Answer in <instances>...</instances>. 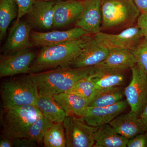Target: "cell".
I'll use <instances>...</instances> for the list:
<instances>
[{
  "instance_id": "2e32d148",
  "label": "cell",
  "mask_w": 147,
  "mask_h": 147,
  "mask_svg": "<svg viewBox=\"0 0 147 147\" xmlns=\"http://www.w3.org/2000/svg\"><path fill=\"white\" fill-rule=\"evenodd\" d=\"M109 124L119 134L129 140L147 130L144 120L131 111L119 115Z\"/></svg>"
},
{
  "instance_id": "603a6c76",
  "label": "cell",
  "mask_w": 147,
  "mask_h": 147,
  "mask_svg": "<svg viewBox=\"0 0 147 147\" xmlns=\"http://www.w3.org/2000/svg\"><path fill=\"white\" fill-rule=\"evenodd\" d=\"M36 106L54 123H63L67 114L53 98L40 96Z\"/></svg>"
},
{
  "instance_id": "7a4b0ae2",
  "label": "cell",
  "mask_w": 147,
  "mask_h": 147,
  "mask_svg": "<svg viewBox=\"0 0 147 147\" xmlns=\"http://www.w3.org/2000/svg\"><path fill=\"white\" fill-rule=\"evenodd\" d=\"M94 35L90 34L59 45L42 47L30 67L29 74L64 67L81 53Z\"/></svg>"
},
{
  "instance_id": "d6986e66",
  "label": "cell",
  "mask_w": 147,
  "mask_h": 147,
  "mask_svg": "<svg viewBox=\"0 0 147 147\" xmlns=\"http://www.w3.org/2000/svg\"><path fill=\"white\" fill-rule=\"evenodd\" d=\"M97 67L96 71L90 76L95 84L97 90L120 86L123 84L125 81L123 72L125 70Z\"/></svg>"
},
{
  "instance_id": "4fadbf2b",
  "label": "cell",
  "mask_w": 147,
  "mask_h": 147,
  "mask_svg": "<svg viewBox=\"0 0 147 147\" xmlns=\"http://www.w3.org/2000/svg\"><path fill=\"white\" fill-rule=\"evenodd\" d=\"M32 27L27 21H20L13 24L2 47L3 55L13 54L34 47L30 38Z\"/></svg>"
},
{
  "instance_id": "ac0fdd59",
  "label": "cell",
  "mask_w": 147,
  "mask_h": 147,
  "mask_svg": "<svg viewBox=\"0 0 147 147\" xmlns=\"http://www.w3.org/2000/svg\"><path fill=\"white\" fill-rule=\"evenodd\" d=\"M136 64L131 50L116 48L110 50L106 59L95 66L125 70L131 69Z\"/></svg>"
},
{
  "instance_id": "8fae6325",
  "label": "cell",
  "mask_w": 147,
  "mask_h": 147,
  "mask_svg": "<svg viewBox=\"0 0 147 147\" xmlns=\"http://www.w3.org/2000/svg\"><path fill=\"white\" fill-rule=\"evenodd\" d=\"M109 52L110 50L99 42L94 35L81 53L64 67L82 68L95 66L106 59Z\"/></svg>"
},
{
  "instance_id": "1f68e13d",
  "label": "cell",
  "mask_w": 147,
  "mask_h": 147,
  "mask_svg": "<svg viewBox=\"0 0 147 147\" xmlns=\"http://www.w3.org/2000/svg\"><path fill=\"white\" fill-rule=\"evenodd\" d=\"M137 22V26L142 31L144 38L147 41V13H140Z\"/></svg>"
},
{
  "instance_id": "83f0119b",
  "label": "cell",
  "mask_w": 147,
  "mask_h": 147,
  "mask_svg": "<svg viewBox=\"0 0 147 147\" xmlns=\"http://www.w3.org/2000/svg\"><path fill=\"white\" fill-rule=\"evenodd\" d=\"M131 51L136 65L147 76V41L143 38Z\"/></svg>"
},
{
  "instance_id": "7c38bea8",
  "label": "cell",
  "mask_w": 147,
  "mask_h": 147,
  "mask_svg": "<svg viewBox=\"0 0 147 147\" xmlns=\"http://www.w3.org/2000/svg\"><path fill=\"white\" fill-rule=\"evenodd\" d=\"M91 34L79 27L65 31L40 32L32 31L30 38L34 46L44 47L59 45L79 39Z\"/></svg>"
},
{
  "instance_id": "484cf974",
  "label": "cell",
  "mask_w": 147,
  "mask_h": 147,
  "mask_svg": "<svg viewBox=\"0 0 147 147\" xmlns=\"http://www.w3.org/2000/svg\"><path fill=\"white\" fill-rule=\"evenodd\" d=\"M54 123L42 115L32 125L27 137L34 141L38 145L41 144H43V138L47 129Z\"/></svg>"
},
{
  "instance_id": "4316f807",
  "label": "cell",
  "mask_w": 147,
  "mask_h": 147,
  "mask_svg": "<svg viewBox=\"0 0 147 147\" xmlns=\"http://www.w3.org/2000/svg\"><path fill=\"white\" fill-rule=\"evenodd\" d=\"M97 90L95 84L90 76L80 80L65 92L73 94L90 100Z\"/></svg>"
},
{
  "instance_id": "f1b7e54d",
  "label": "cell",
  "mask_w": 147,
  "mask_h": 147,
  "mask_svg": "<svg viewBox=\"0 0 147 147\" xmlns=\"http://www.w3.org/2000/svg\"><path fill=\"white\" fill-rule=\"evenodd\" d=\"M36 0H14L18 7V13L14 24H17L21 18L31 10Z\"/></svg>"
},
{
  "instance_id": "7402d4cb",
  "label": "cell",
  "mask_w": 147,
  "mask_h": 147,
  "mask_svg": "<svg viewBox=\"0 0 147 147\" xmlns=\"http://www.w3.org/2000/svg\"><path fill=\"white\" fill-rule=\"evenodd\" d=\"M124 90L120 86L97 90L90 100L88 106L105 107L123 100Z\"/></svg>"
},
{
  "instance_id": "9c48e42d",
  "label": "cell",
  "mask_w": 147,
  "mask_h": 147,
  "mask_svg": "<svg viewBox=\"0 0 147 147\" xmlns=\"http://www.w3.org/2000/svg\"><path fill=\"white\" fill-rule=\"evenodd\" d=\"M128 105L126 100H123L105 107L87 106L82 110L79 117L89 125L98 127L110 123L124 112Z\"/></svg>"
},
{
  "instance_id": "5bb4252c",
  "label": "cell",
  "mask_w": 147,
  "mask_h": 147,
  "mask_svg": "<svg viewBox=\"0 0 147 147\" xmlns=\"http://www.w3.org/2000/svg\"><path fill=\"white\" fill-rule=\"evenodd\" d=\"M84 0H60L54 7L53 28H61L76 23L82 13Z\"/></svg>"
},
{
  "instance_id": "e575fe53",
  "label": "cell",
  "mask_w": 147,
  "mask_h": 147,
  "mask_svg": "<svg viewBox=\"0 0 147 147\" xmlns=\"http://www.w3.org/2000/svg\"><path fill=\"white\" fill-rule=\"evenodd\" d=\"M139 117L144 120L147 125V103L144 110Z\"/></svg>"
},
{
  "instance_id": "277c9868",
  "label": "cell",
  "mask_w": 147,
  "mask_h": 147,
  "mask_svg": "<svg viewBox=\"0 0 147 147\" xmlns=\"http://www.w3.org/2000/svg\"><path fill=\"white\" fill-rule=\"evenodd\" d=\"M2 108L34 105L39 98L38 88L31 74L9 79L1 89Z\"/></svg>"
},
{
  "instance_id": "9a60e30c",
  "label": "cell",
  "mask_w": 147,
  "mask_h": 147,
  "mask_svg": "<svg viewBox=\"0 0 147 147\" xmlns=\"http://www.w3.org/2000/svg\"><path fill=\"white\" fill-rule=\"evenodd\" d=\"M101 23L100 0H84V8L75 23L76 27L95 35L100 32Z\"/></svg>"
},
{
  "instance_id": "e0dca14e",
  "label": "cell",
  "mask_w": 147,
  "mask_h": 147,
  "mask_svg": "<svg viewBox=\"0 0 147 147\" xmlns=\"http://www.w3.org/2000/svg\"><path fill=\"white\" fill-rule=\"evenodd\" d=\"M56 1L36 0L28 13L27 21L32 28L49 30L53 28L54 7Z\"/></svg>"
},
{
  "instance_id": "8992f818",
  "label": "cell",
  "mask_w": 147,
  "mask_h": 147,
  "mask_svg": "<svg viewBox=\"0 0 147 147\" xmlns=\"http://www.w3.org/2000/svg\"><path fill=\"white\" fill-rule=\"evenodd\" d=\"M63 123L66 147H94L95 134L98 127L90 126L81 118L71 115H67Z\"/></svg>"
},
{
  "instance_id": "3957f363",
  "label": "cell",
  "mask_w": 147,
  "mask_h": 147,
  "mask_svg": "<svg viewBox=\"0 0 147 147\" xmlns=\"http://www.w3.org/2000/svg\"><path fill=\"white\" fill-rule=\"evenodd\" d=\"M42 115L34 105L3 108L1 113V136L11 140L27 137L32 125Z\"/></svg>"
},
{
  "instance_id": "d6a6232c",
  "label": "cell",
  "mask_w": 147,
  "mask_h": 147,
  "mask_svg": "<svg viewBox=\"0 0 147 147\" xmlns=\"http://www.w3.org/2000/svg\"><path fill=\"white\" fill-rule=\"evenodd\" d=\"M141 13H147V0H134Z\"/></svg>"
},
{
  "instance_id": "836d02e7",
  "label": "cell",
  "mask_w": 147,
  "mask_h": 147,
  "mask_svg": "<svg viewBox=\"0 0 147 147\" xmlns=\"http://www.w3.org/2000/svg\"><path fill=\"white\" fill-rule=\"evenodd\" d=\"M0 147H13L12 140L7 137L1 136L0 141Z\"/></svg>"
},
{
  "instance_id": "5b68a950",
  "label": "cell",
  "mask_w": 147,
  "mask_h": 147,
  "mask_svg": "<svg viewBox=\"0 0 147 147\" xmlns=\"http://www.w3.org/2000/svg\"><path fill=\"white\" fill-rule=\"evenodd\" d=\"M100 2L102 30L132 26L141 13L134 0H100Z\"/></svg>"
},
{
  "instance_id": "4dcf8cb0",
  "label": "cell",
  "mask_w": 147,
  "mask_h": 147,
  "mask_svg": "<svg viewBox=\"0 0 147 147\" xmlns=\"http://www.w3.org/2000/svg\"><path fill=\"white\" fill-rule=\"evenodd\" d=\"M13 147H36L38 145L28 137L12 140Z\"/></svg>"
},
{
  "instance_id": "ffe728a7",
  "label": "cell",
  "mask_w": 147,
  "mask_h": 147,
  "mask_svg": "<svg viewBox=\"0 0 147 147\" xmlns=\"http://www.w3.org/2000/svg\"><path fill=\"white\" fill-rule=\"evenodd\" d=\"M94 139V147H126L129 140L117 132L110 124L98 127Z\"/></svg>"
},
{
  "instance_id": "d590c367",
  "label": "cell",
  "mask_w": 147,
  "mask_h": 147,
  "mask_svg": "<svg viewBox=\"0 0 147 147\" xmlns=\"http://www.w3.org/2000/svg\"><path fill=\"white\" fill-rule=\"evenodd\" d=\"M45 1H60V0H42Z\"/></svg>"
},
{
  "instance_id": "52a82bcc",
  "label": "cell",
  "mask_w": 147,
  "mask_h": 147,
  "mask_svg": "<svg viewBox=\"0 0 147 147\" xmlns=\"http://www.w3.org/2000/svg\"><path fill=\"white\" fill-rule=\"evenodd\" d=\"M131 69V81L124 93L130 111L139 117L147 103V76L136 64Z\"/></svg>"
},
{
  "instance_id": "44dd1931",
  "label": "cell",
  "mask_w": 147,
  "mask_h": 147,
  "mask_svg": "<svg viewBox=\"0 0 147 147\" xmlns=\"http://www.w3.org/2000/svg\"><path fill=\"white\" fill-rule=\"evenodd\" d=\"M67 115L79 117L84 108L88 106L90 100L69 93L55 95L53 97Z\"/></svg>"
},
{
  "instance_id": "d4e9b609",
  "label": "cell",
  "mask_w": 147,
  "mask_h": 147,
  "mask_svg": "<svg viewBox=\"0 0 147 147\" xmlns=\"http://www.w3.org/2000/svg\"><path fill=\"white\" fill-rule=\"evenodd\" d=\"M45 147H66L65 131L63 123H56L45 132L43 140Z\"/></svg>"
},
{
  "instance_id": "ba28073f",
  "label": "cell",
  "mask_w": 147,
  "mask_h": 147,
  "mask_svg": "<svg viewBox=\"0 0 147 147\" xmlns=\"http://www.w3.org/2000/svg\"><path fill=\"white\" fill-rule=\"evenodd\" d=\"M36 54L31 49L21 50L13 54L1 55L0 77L29 74L30 67Z\"/></svg>"
},
{
  "instance_id": "cb8c5ba5",
  "label": "cell",
  "mask_w": 147,
  "mask_h": 147,
  "mask_svg": "<svg viewBox=\"0 0 147 147\" xmlns=\"http://www.w3.org/2000/svg\"><path fill=\"white\" fill-rule=\"evenodd\" d=\"M18 10L14 0H0V40L4 39L11 23L17 18Z\"/></svg>"
},
{
  "instance_id": "6da1fadb",
  "label": "cell",
  "mask_w": 147,
  "mask_h": 147,
  "mask_svg": "<svg viewBox=\"0 0 147 147\" xmlns=\"http://www.w3.org/2000/svg\"><path fill=\"white\" fill-rule=\"evenodd\" d=\"M97 69L96 66L62 67L31 74L36 82L39 96L53 98L67 91L80 80L92 76Z\"/></svg>"
},
{
  "instance_id": "f546056e",
  "label": "cell",
  "mask_w": 147,
  "mask_h": 147,
  "mask_svg": "<svg viewBox=\"0 0 147 147\" xmlns=\"http://www.w3.org/2000/svg\"><path fill=\"white\" fill-rule=\"evenodd\" d=\"M128 147H147V130L129 139Z\"/></svg>"
},
{
  "instance_id": "30bf717a",
  "label": "cell",
  "mask_w": 147,
  "mask_h": 147,
  "mask_svg": "<svg viewBox=\"0 0 147 147\" xmlns=\"http://www.w3.org/2000/svg\"><path fill=\"white\" fill-rule=\"evenodd\" d=\"M94 37L109 50L121 48L131 50L144 38L142 31L137 25L126 28L117 34L100 32L95 34Z\"/></svg>"
}]
</instances>
